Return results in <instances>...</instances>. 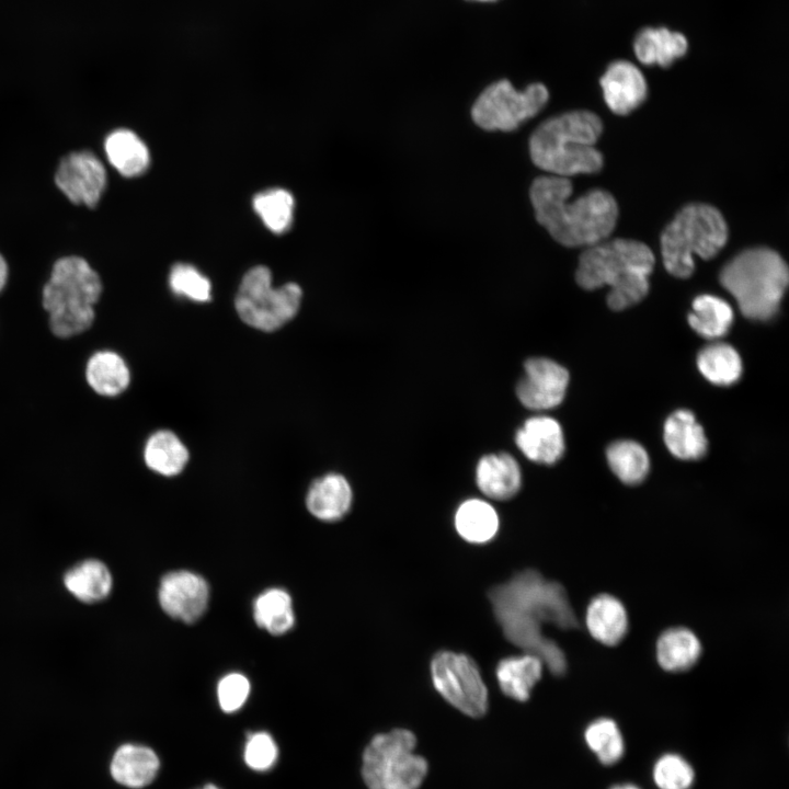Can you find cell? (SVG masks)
<instances>
[{
	"label": "cell",
	"instance_id": "obj_1",
	"mask_svg": "<svg viewBox=\"0 0 789 789\" xmlns=\"http://www.w3.org/2000/svg\"><path fill=\"white\" fill-rule=\"evenodd\" d=\"M488 598L502 631L511 643L538 656L553 675H562L567 660L561 648L542 634L541 626L578 627L564 588L536 570H524L490 588Z\"/></svg>",
	"mask_w": 789,
	"mask_h": 789
},
{
	"label": "cell",
	"instance_id": "obj_2",
	"mask_svg": "<svg viewBox=\"0 0 789 789\" xmlns=\"http://www.w3.org/2000/svg\"><path fill=\"white\" fill-rule=\"evenodd\" d=\"M569 178L541 175L529 187L536 220L560 244L591 247L602 242L615 229L618 205L604 190H592L576 199Z\"/></svg>",
	"mask_w": 789,
	"mask_h": 789
},
{
	"label": "cell",
	"instance_id": "obj_3",
	"mask_svg": "<svg viewBox=\"0 0 789 789\" xmlns=\"http://www.w3.org/2000/svg\"><path fill=\"white\" fill-rule=\"evenodd\" d=\"M654 262L652 250L640 241H602L581 254L575 279L586 290L608 286L607 305L624 310L647 296Z\"/></svg>",
	"mask_w": 789,
	"mask_h": 789
},
{
	"label": "cell",
	"instance_id": "obj_4",
	"mask_svg": "<svg viewBox=\"0 0 789 789\" xmlns=\"http://www.w3.org/2000/svg\"><path fill=\"white\" fill-rule=\"evenodd\" d=\"M602 132V121L592 112L556 115L544 121L530 135V159L551 175L596 173L604 164L603 155L595 147Z\"/></svg>",
	"mask_w": 789,
	"mask_h": 789
},
{
	"label": "cell",
	"instance_id": "obj_5",
	"mask_svg": "<svg viewBox=\"0 0 789 789\" xmlns=\"http://www.w3.org/2000/svg\"><path fill=\"white\" fill-rule=\"evenodd\" d=\"M719 279L744 317L766 321L778 312L789 283V271L779 253L758 247L731 259L722 267Z\"/></svg>",
	"mask_w": 789,
	"mask_h": 789
},
{
	"label": "cell",
	"instance_id": "obj_6",
	"mask_svg": "<svg viewBox=\"0 0 789 789\" xmlns=\"http://www.w3.org/2000/svg\"><path fill=\"white\" fill-rule=\"evenodd\" d=\"M728 235L727 222L716 207L686 205L661 235L664 267L675 277H689L695 270L694 256L712 259L725 245Z\"/></svg>",
	"mask_w": 789,
	"mask_h": 789
},
{
	"label": "cell",
	"instance_id": "obj_7",
	"mask_svg": "<svg viewBox=\"0 0 789 789\" xmlns=\"http://www.w3.org/2000/svg\"><path fill=\"white\" fill-rule=\"evenodd\" d=\"M415 735L395 729L375 735L363 753L362 775L369 789H418L427 762L414 753Z\"/></svg>",
	"mask_w": 789,
	"mask_h": 789
},
{
	"label": "cell",
	"instance_id": "obj_8",
	"mask_svg": "<svg viewBox=\"0 0 789 789\" xmlns=\"http://www.w3.org/2000/svg\"><path fill=\"white\" fill-rule=\"evenodd\" d=\"M301 297V288L295 283L274 287L271 271L266 266L258 265L244 274L235 306L244 323L271 332L296 316Z\"/></svg>",
	"mask_w": 789,
	"mask_h": 789
},
{
	"label": "cell",
	"instance_id": "obj_9",
	"mask_svg": "<svg viewBox=\"0 0 789 789\" xmlns=\"http://www.w3.org/2000/svg\"><path fill=\"white\" fill-rule=\"evenodd\" d=\"M548 100L549 91L542 83H531L518 91L508 80L503 79L491 83L479 94L470 114L481 129L507 133L536 116Z\"/></svg>",
	"mask_w": 789,
	"mask_h": 789
},
{
	"label": "cell",
	"instance_id": "obj_10",
	"mask_svg": "<svg viewBox=\"0 0 789 789\" xmlns=\"http://www.w3.org/2000/svg\"><path fill=\"white\" fill-rule=\"evenodd\" d=\"M435 689L462 713L479 718L488 710V689L476 662L464 653L439 651L431 661Z\"/></svg>",
	"mask_w": 789,
	"mask_h": 789
},
{
	"label": "cell",
	"instance_id": "obj_11",
	"mask_svg": "<svg viewBox=\"0 0 789 789\" xmlns=\"http://www.w3.org/2000/svg\"><path fill=\"white\" fill-rule=\"evenodd\" d=\"M101 293V278L84 259L64 256L55 262L44 286L43 306L49 313L90 310Z\"/></svg>",
	"mask_w": 789,
	"mask_h": 789
},
{
	"label": "cell",
	"instance_id": "obj_12",
	"mask_svg": "<svg viewBox=\"0 0 789 789\" xmlns=\"http://www.w3.org/2000/svg\"><path fill=\"white\" fill-rule=\"evenodd\" d=\"M55 183L76 205L95 207L106 186V171L101 160L88 150L64 157L55 173Z\"/></svg>",
	"mask_w": 789,
	"mask_h": 789
},
{
	"label": "cell",
	"instance_id": "obj_13",
	"mask_svg": "<svg viewBox=\"0 0 789 789\" xmlns=\"http://www.w3.org/2000/svg\"><path fill=\"white\" fill-rule=\"evenodd\" d=\"M568 384L569 373L563 366L549 358L533 357L524 364L516 396L530 410H548L562 402Z\"/></svg>",
	"mask_w": 789,
	"mask_h": 789
},
{
	"label": "cell",
	"instance_id": "obj_14",
	"mask_svg": "<svg viewBox=\"0 0 789 789\" xmlns=\"http://www.w3.org/2000/svg\"><path fill=\"white\" fill-rule=\"evenodd\" d=\"M159 603L170 617L192 624L205 613L209 587L207 582L191 571H174L165 574L159 586Z\"/></svg>",
	"mask_w": 789,
	"mask_h": 789
},
{
	"label": "cell",
	"instance_id": "obj_15",
	"mask_svg": "<svg viewBox=\"0 0 789 789\" xmlns=\"http://www.w3.org/2000/svg\"><path fill=\"white\" fill-rule=\"evenodd\" d=\"M604 100L611 112L627 115L639 107L648 95L643 73L628 60L613 61L599 79Z\"/></svg>",
	"mask_w": 789,
	"mask_h": 789
},
{
	"label": "cell",
	"instance_id": "obj_16",
	"mask_svg": "<svg viewBox=\"0 0 789 789\" xmlns=\"http://www.w3.org/2000/svg\"><path fill=\"white\" fill-rule=\"evenodd\" d=\"M515 443L529 460L542 465H553L564 451L561 425L546 415L527 419L517 430Z\"/></svg>",
	"mask_w": 789,
	"mask_h": 789
},
{
	"label": "cell",
	"instance_id": "obj_17",
	"mask_svg": "<svg viewBox=\"0 0 789 789\" xmlns=\"http://www.w3.org/2000/svg\"><path fill=\"white\" fill-rule=\"evenodd\" d=\"M476 481L480 491L488 498L508 500L519 491L521 469L510 454H489L481 457L477 464Z\"/></svg>",
	"mask_w": 789,
	"mask_h": 789
},
{
	"label": "cell",
	"instance_id": "obj_18",
	"mask_svg": "<svg viewBox=\"0 0 789 789\" xmlns=\"http://www.w3.org/2000/svg\"><path fill=\"white\" fill-rule=\"evenodd\" d=\"M62 583L77 601L91 605L108 597L113 576L103 561L88 558L69 568L62 576Z\"/></svg>",
	"mask_w": 789,
	"mask_h": 789
},
{
	"label": "cell",
	"instance_id": "obj_19",
	"mask_svg": "<svg viewBox=\"0 0 789 789\" xmlns=\"http://www.w3.org/2000/svg\"><path fill=\"white\" fill-rule=\"evenodd\" d=\"M157 754L138 744L121 745L114 753L110 773L113 779L127 788H142L149 785L159 770Z\"/></svg>",
	"mask_w": 789,
	"mask_h": 789
},
{
	"label": "cell",
	"instance_id": "obj_20",
	"mask_svg": "<svg viewBox=\"0 0 789 789\" xmlns=\"http://www.w3.org/2000/svg\"><path fill=\"white\" fill-rule=\"evenodd\" d=\"M352 499L348 481L342 474L329 473L310 485L306 504L315 517L324 522H334L344 517L350 511Z\"/></svg>",
	"mask_w": 789,
	"mask_h": 789
},
{
	"label": "cell",
	"instance_id": "obj_21",
	"mask_svg": "<svg viewBox=\"0 0 789 789\" xmlns=\"http://www.w3.org/2000/svg\"><path fill=\"white\" fill-rule=\"evenodd\" d=\"M687 49L686 36L666 27H644L633 41L634 55L645 66L670 67L683 57Z\"/></svg>",
	"mask_w": 789,
	"mask_h": 789
},
{
	"label": "cell",
	"instance_id": "obj_22",
	"mask_svg": "<svg viewBox=\"0 0 789 789\" xmlns=\"http://www.w3.org/2000/svg\"><path fill=\"white\" fill-rule=\"evenodd\" d=\"M663 438L670 453L682 460L700 459L708 449L704 428L688 410H678L667 418Z\"/></svg>",
	"mask_w": 789,
	"mask_h": 789
},
{
	"label": "cell",
	"instance_id": "obj_23",
	"mask_svg": "<svg viewBox=\"0 0 789 789\" xmlns=\"http://www.w3.org/2000/svg\"><path fill=\"white\" fill-rule=\"evenodd\" d=\"M585 622L591 636L606 645L620 642L628 630V615L624 604L609 594H601L591 601Z\"/></svg>",
	"mask_w": 789,
	"mask_h": 789
},
{
	"label": "cell",
	"instance_id": "obj_24",
	"mask_svg": "<svg viewBox=\"0 0 789 789\" xmlns=\"http://www.w3.org/2000/svg\"><path fill=\"white\" fill-rule=\"evenodd\" d=\"M542 661L530 653L507 656L498 663L495 676L504 695L526 701L542 675Z\"/></svg>",
	"mask_w": 789,
	"mask_h": 789
},
{
	"label": "cell",
	"instance_id": "obj_25",
	"mask_svg": "<svg viewBox=\"0 0 789 789\" xmlns=\"http://www.w3.org/2000/svg\"><path fill=\"white\" fill-rule=\"evenodd\" d=\"M108 162L124 176L142 174L149 167L150 155L146 144L129 129H116L105 139Z\"/></svg>",
	"mask_w": 789,
	"mask_h": 789
},
{
	"label": "cell",
	"instance_id": "obj_26",
	"mask_svg": "<svg viewBox=\"0 0 789 789\" xmlns=\"http://www.w3.org/2000/svg\"><path fill=\"white\" fill-rule=\"evenodd\" d=\"M458 535L470 544H485L499 530V516L493 506L479 499L464 501L454 517Z\"/></svg>",
	"mask_w": 789,
	"mask_h": 789
},
{
	"label": "cell",
	"instance_id": "obj_27",
	"mask_svg": "<svg viewBox=\"0 0 789 789\" xmlns=\"http://www.w3.org/2000/svg\"><path fill=\"white\" fill-rule=\"evenodd\" d=\"M701 644L689 629L676 627L665 630L656 643V658L660 666L668 672H682L690 668L699 659Z\"/></svg>",
	"mask_w": 789,
	"mask_h": 789
},
{
	"label": "cell",
	"instance_id": "obj_28",
	"mask_svg": "<svg viewBox=\"0 0 789 789\" xmlns=\"http://www.w3.org/2000/svg\"><path fill=\"white\" fill-rule=\"evenodd\" d=\"M90 387L102 396H117L129 385L130 374L124 359L110 351L98 352L87 365Z\"/></svg>",
	"mask_w": 789,
	"mask_h": 789
},
{
	"label": "cell",
	"instance_id": "obj_29",
	"mask_svg": "<svg viewBox=\"0 0 789 789\" xmlns=\"http://www.w3.org/2000/svg\"><path fill=\"white\" fill-rule=\"evenodd\" d=\"M144 458L152 471L163 476H175L184 469L188 460V451L174 433L162 430L148 438Z\"/></svg>",
	"mask_w": 789,
	"mask_h": 789
},
{
	"label": "cell",
	"instance_id": "obj_30",
	"mask_svg": "<svg viewBox=\"0 0 789 789\" xmlns=\"http://www.w3.org/2000/svg\"><path fill=\"white\" fill-rule=\"evenodd\" d=\"M691 307L688 323L702 338L716 340L729 331L733 322V310L724 299L713 295H700L694 299Z\"/></svg>",
	"mask_w": 789,
	"mask_h": 789
},
{
	"label": "cell",
	"instance_id": "obj_31",
	"mask_svg": "<svg viewBox=\"0 0 789 789\" xmlns=\"http://www.w3.org/2000/svg\"><path fill=\"white\" fill-rule=\"evenodd\" d=\"M701 375L717 386L735 384L742 374V361L734 347L716 342L705 346L697 356Z\"/></svg>",
	"mask_w": 789,
	"mask_h": 789
},
{
	"label": "cell",
	"instance_id": "obj_32",
	"mask_svg": "<svg viewBox=\"0 0 789 789\" xmlns=\"http://www.w3.org/2000/svg\"><path fill=\"white\" fill-rule=\"evenodd\" d=\"M253 617L256 625L272 634H283L295 622L289 594L282 588H270L254 602Z\"/></svg>",
	"mask_w": 789,
	"mask_h": 789
},
{
	"label": "cell",
	"instance_id": "obj_33",
	"mask_svg": "<svg viewBox=\"0 0 789 789\" xmlns=\"http://www.w3.org/2000/svg\"><path fill=\"white\" fill-rule=\"evenodd\" d=\"M606 457L611 471L624 483L638 484L648 476L649 456L637 442L627 439L614 442L608 446Z\"/></svg>",
	"mask_w": 789,
	"mask_h": 789
},
{
	"label": "cell",
	"instance_id": "obj_34",
	"mask_svg": "<svg viewBox=\"0 0 789 789\" xmlns=\"http://www.w3.org/2000/svg\"><path fill=\"white\" fill-rule=\"evenodd\" d=\"M583 737L587 748L605 766L618 763L625 755L624 735L610 718H598L588 723Z\"/></svg>",
	"mask_w": 789,
	"mask_h": 789
},
{
	"label": "cell",
	"instance_id": "obj_35",
	"mask_svg": "<svg viewBox=\"0 0 789 789\" xmlns=\"http://www.w3.org/2000/svg\"><path fill=\"white\" fill-rule=\"evenodd\" d=\"M253 208L264 225L274 233H284L293 221L294 198L283 188H271L256 194Z\"/></svg>",
	"mask_w": 789,
	"mask_h": 789
},
{
	"label": "cell",
	"instance_id": "obj_36",
	"mask_svg": "<svg viewBox=\"0 0 789 789\" xmlns=\"http://www.w3.org/2000/svg\"><path fill=\"white\" fill-rule=\"evenodd\" d=\"M695 778L691 764L677 753L662 754L652 767V779L658 789H691Z\"/></svg>",
	"mask_w": 789,
	"mask_h": 789
},
{
	"label": "cell",
	"instance_id": "obj_37",
	"mask_svg": "<svg viewBox=\"0 0 789 789\" xmlns=\"http://www.w3.org/2000/svg\"><path fill=\"white\" fill-rule=\"evenodd\" d=\"M169 285L174 294L197 302L208 301L211 297L209 279L190 264H175L169 275Z\"/></svg>",
	"mask_w": 789,
	"mask_h": 789
},
{
	"label": "cell",
	"instance_id": "obj_38",
	"mask_svg": "<svg viewBox=\"0 0 789 789\" xmlns=\"http://www.w3.org/2000/svg\"><path fill=\"white\" fill-rule=\"evenodd\" d=\"M277 746L273 737L266 732L249 734L244 747L245 764L259 771L270 769L277 758Z\"/></svg>",
	"mask_w": 789,
	"mask_h": 789
},
{
	"label": "cell",
	"instance_id": "obj_39",
	"mask_svg": "<svg viewBox=\"0 0 789 789\" xmlns=\"http://www.w3.org/2000/svg\"><path fill=\"white\" fill-rule=\"evenodd\" d=\"M250 693L248 678L240 673H230L224 676L217 686V697L220 708L225 712H235L245 702Z\"/></svg>",
	"mask_w": 789,
	"mask_h": 789
},
{
	"label": "cell",
	"instance_id": "obj_40",
	"mask_svg": "<svg viewBox=\"0 0 789 789\" xmlns=\"http://www.w3.org/2000/svg\"><path fill=\"white\" fill-rule=\"evenodd\" d=\"M8 278V265L3 256L0 254V291L4 287Z\"/></svg>",
	"mask_w": 789,
	"mask_h": 789
},
{
	"label": "cell",
	"instance_id": "obj_41",
	"mask_svg": "<svg viewBox=\"0 0 789 789\" xmlns=\"http://www.w3.org/2000/svg\"><path fill=\"white\" fill-rule=\"evenodd\" d=\"M609 789H641V788L631 782H621V784L613 785Z\"/></svg>",
	"mask_w": 789,
	"mask_h": 789
},
{
	"label": "cell",
	"instance_id": "obj_42",
	"mask_svg": "<svg viewBox=\"0 0 789 789\" xmlns=\"http://www.w3.org/2000/svg\"><path fill=\"white\" fill-rule=\"evenodd\" d=\"M199 789H219V788L216 787L215 785L208 784V785H205L204 787H202V788H199Z\"/></svg>",
	"mask_w": 789,
	"mask_h": 789
},
{
	"label": "cell",
	"instance_id": "obj_43",
	"mask_svg": "<svg viewBox=\"0 0 789 789\" xmlns=\"http://www.w3.org/2000/svg\"><path fill=\"white\" fill-rule=\"evenodd\" d=\"M468 1H477V2H492L496 0H468Z\"/></svg>",
	"mask_w": 789,
	"mask_h": 789
}]
</instances>
